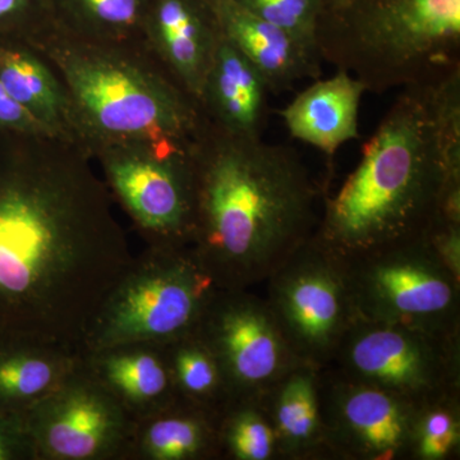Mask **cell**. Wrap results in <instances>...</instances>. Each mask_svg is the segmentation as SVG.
<instances>
[{
	"instance_id": "1",
	"label": "cell",
	"mask_w": 460,
	"mask_h": 460,
	"mask_svg": "<svg viewBox=\"0 0 460 460\" xmlns=\"http://www.w3.org/2000/svg\"><path fill=\"white\" fill-rule=\"evenodd\" d=\"M90 159L63 138L0 133V338L78 349L132 259Z\"/></svg>"
},
{
	"instance_id": "2",
	"label": "cell",
	"mask_w": 460,
	"mask_h": 460,
	"mask_svg": "<svg viewBox=\"0 0 460 460\" xmlns=\"http://www.w3.org/2000/svg\"><path fill=\"white\" fill-rule=\"evenodd\" d=\"M192 248L222 289L265 280L316 232L325 187L302 156L210 122L192 148Z\"/></svg>"
},
{
	"instance_id": "3",
	"label": "cell",
	"mask_w": 460,
	"mask_h": 460,
	"mask_svg": "<svg viewBox=\"0 0 460 460\" xmlns=\"http://www.w3.org/2000/svg\"><path fill=\"white\" fill-rule=\"evenodd\" d=\"M460 175V72L402 89L341 189L325 193L314 237L349 262L428 235Z\"/></svg>"
},
{
	"instance_id": "4",
	"label": "cell",
	"mask_w": 460,
	"mask_h": 460,
	"mask_svg": "<svg viewBox=\"0 0 460 460\" xmlns=\"http://www.w3.org/2000/svg\"><path fill=\"white\" fill-rule=\"evenodd\" d=\"M65 87L75 137L96 148L141 144L155 148L195 146L204 111L160 65L145 39L98 41L54 22L29 38Z\"/></svg>"
},
{
	"instance_id": "5",
	"label": "cell",
	"mask_w": 460,
	"mask_h": 460,
	"mask_svg": "<svg viewBox=\"0 0 460 460\" xmlns=\"http://www.w3.org/2000/svg\"><path fill=\"white\" fill-rule=\"evenodd\" d=\"M316 45L368 93L438 83L460 72V0L325 2Z\"/></svg>"
},
{
	"instance_id": "6",
	"label": "cell",
	"mask_w": 460,
	"mask_h": 460,
	"mask_svg": "<svg viewBox=\"0 0 460 460\" xmlns=\"http://www.w3.org/2000/svg\"><path fill=\"white\" fill-rule=\"evenodd\" d=\"M217 289L192 248L146 246L100 302L78 352L135 341L166 344L190 334Z\"/></svg>"
},
{
	"instance_id": "7",
	"label": "cell",
	"mask_w": 460,
	"mask_h": 460,
	"mask_svg": "<svg viewBox=\"0 0 460 460\" xmlns=\"http://www.w3.org/2000/svg\"><path fill=\"white\" fill-rule=\"evenodd\" d=\"M359 317L460 334V277L429 234L348 262Z\"/></svg>"
},
{
	"instance_id": "8",
	"label": "cell",
	"mask_w": 460,
	"mask_h": 460,
	"mask_svg": "<svg viewBox=\"0 0 460 460\" xmlns=\"http://www.w3.org/2000/svg\"><path fill=\"white\" fill-rule=\"evenodd\" d=\"M263 284L266 302L299 361L329 367L359 319L348 262L313 235Z\"/></svg>"
},
{
	"instance_id": "9",
	"label": "cell",
	"mask_w": 460,
	"mask_h": 460,
	"mask_svg": "<svg viewBox=\"0 0 460 460\" xmlns=\"http://www.w3.org/2000/svg\"><path fill=\"white\" fill-rule=\"evenodd\" d=\"M329 367L420 404L460 392V334L359 317Z\"/></svg>"
},
{
	"instance_id": "10",
	"label": "cell",
	"mask_w": 460,
	"mask_h": 460,
	"mask_svg": "<svg viewBox=\"0 0 460 460\" xmlns=\"http://www.w3.org/2000/svg\"><path fill=\"white\" fill-rule=\"evenodd\" d=\"M193 148V147H192ZM192 148L141 144L96 148L109 193L150 247H190L195 222Z\"/></svg>"
},
{
	"instance_id": "11",
	"label": "cell",
	"mask_w": 460,
	"mask_h": 460,
	"mask_svg": "<svg viewBox=\"0 0 460 460\" xmlns=\"http://www.w3.org/2000/svg\"><path fill=\"white\" fill-rule=\"evenodd\" d=\"M22 420L36 460H128L136 423L91 376L83 358Z\"/></svg>"
},
{
	"instance_id": "12",
	"label": "cell",
	"mask_w": 460,
	"mask_h": 460,
	"mask_svg": "<svg viewBox=\"0 0 460 460\" xmlns=\"http://www.w3.org/2000/svg\"><path fill=\"white\" fill-rule=\"evenodd\" d=\"M196 332L219 359L233 399H259L301 363L252 288L217 289Z\"/></svg>"
},
{
	"instance_id": "13",
	"label": "cell",
	"mask_w": 460,
	"mask_h": 460,
	"mask_svg": "<svg viewBox=\"0 0 460 460\" xmlns=\"http://www.w3.org/2000/svg\"><path fill=\"white\" fill-rule=\"evenodd\" d=\"M320 404L332 460L411 459L416 402L326 367Z\"/></svg>"
},
{
	"instance_id": "14",
	"label": "cell",
	"mask_w": 460,
	"mask_h": 460,
	"mask_svg": "<svg viewBox=\"0 0 460 460\" xmlns=\"http://www.w3.org/2000/svg\"><path fill=\"white\" fill-rule=\"evenodd\" d=\"M220 31L213 0H151L144 39L181 89L199 102Z\"/></svg>"
},
{
	"instance_id": "15",
	"label": "cell",
	"mask_w": 460,
	"mask_h": 460,
	"mask_svg": "<svg viewBox=\"0 0 460 460\" xmlns=\"http://www.w3.org/2000/svg\"><path fill=\"white\" fill-rule=\"evenodd\" d=\"M213 4L220 31L259 69L270 93L292 90L299 81L323 75L316 45L266 22L234 0H213Z\"/></svg>"
},
{
	"instance_id": "16",
	"label": "cell",
	"mask_w": 460,
	"mask_h": 460,
	"mask_svg": "<svg viewBox=\"0 0 460 460\" xmlns=\"http://www.w3.org/2000/svg\"><path fill=\"white\" fill-rule=\"evenodd\" d=\"M84 368L136 420L177 401L164 345L135 341L81 353Z\"/></svg>"
},
{
	"instance_id": "17",
	"label": "cell",
	"mask_w": 460,
	"mask_h": 460,
	"mask_svg": "<svg viewBox=\"0 0 460 460\" xmlns=\"http://www.w3.org/2000/svg\"><path fill=\"white\" fill-rule=\"evenodd\" d=\"M269 93L259 69L222 33L199 102L206 119L232 135L262 137Z\"/></svg>"
},
{
	"instance_id": "18",
	"label": "cell",
	"mask_w": 460,
	"mask_h": 460,
	"mask_svg": "<svg viewBox=\"0 0 460 460\" xmlns=\"http://www.w3.org/2000/svg\"><path fill=\"white\" fill-rule=\"evenodd\" d=\"M365 93L361 81L337 71L326 80H314L279 115L289 135L316 147L332 168L339 148L358 138V111Z\"/></svg>"
},
{
	"instance_id": "19",
	"label": "cell",
	"mask_w": 460,
	"mask_h": 460,
	"mask_svg": "<svg viewBox=\"0 0 460 460\" xmlns=\"http://www.w3.org/2000/svg\"><path fill=\"white\" fill-rule=\"evenodd\" d=\"M270 420L278 459L332 460L320 404V370L298 363L259 398Z\"/></svg>"
},
{
	"instance_id": "20",
	"label": "cell",
	"mask_w": 460,
	"mask_h": 460,
	"mask_svg": "<svg viewBox=\"0 0 460 460\" xmlns=\"http://www.w3.org/2000/svg\"><path fill=\"white\" fill-rule=\"evenodd\" d=\"M81 362L77 348L25 337L0 338V413L22 420Z\"/></svg>"
},
{
	"instance_id": "21",
	"label": "cell",
	"mask_w": 460,
	"mask_h": 460,
	"mask_svg": "<svg viewBox=\"0 0 460 460\" xmlns=\"http://www.w3.org/2000/svg\"><path fill=\"white\" fill-rule=\"evenodd\" d=\"M0 83L54 136L80 145L65 87L26 38L0 39Z\"/></svg>"
},
{
	"instance_id": "22",
	"label": "cell",
	"mask_w": 460,
	"mask_h": 460,
	"mask_svg": "<svg viewBox=\"0 0 460 460\" xmlns=\"http://www.w3.org/2000/svg\"><path fill=\"white\" fill-rule=\"evenodd\" d=\"M217 417L177 399L136 420L128 460L220 459Z\"/></svg>"
},
{
	"instance_id": "23",
	"label": "cell",
	"mask_w": 460,
	"mask_h": 460,
	"mask_svg": "<svg viewBox=\"0 0 460 460\" xmlns=\"http://www.w3.org/2000/svg\"><path fill=\"white\" fill-rule=\"evenodd\" d=\"M163 345L177 398L219 416L233 395L211 348L196 330Z\"/></svg>"
},
{
	"instance_id": "24",
	"label": "cell",
	"mask_w": 460,
	"mask_h": 460,
	"mask_svg": "<svg viewBox=\"0 0 460 460\" xmlns=\"http://www.w3.org/2000/svg\"><path fill=\"white\" fill-rule=\"evenodd\" d=\"M151 0H50L57 25L98 41L144 39Z\"/></svg>"
},
{
	"instance_id": "25",
	"label": "cell",
	"mask_w": 460,
	"mask_h": 460,
	"mask_svg": "<svg viewBox=\"0 0 460 460\" xmlns=\"http://www.w3.org/2000/svg\"><path fill=\"white\" fill-rule=\"evenodd\" d=\"M217 441L220 459H278L274 429L259 399H233L220 411Z\"/></svg>"
},
{
	"instance_id": "26",
	"label": "cell",
	"mask_w": 460,
	"mask_h": 460,
	"mask_svg": "<svg viewBox=\"0 0 460 460\" xmlns=\"http://www.w3.org/2000/svg\"><path fill=\"white\" fill-rule=\"evenodd\" d=\"M460 454V392L417 404L411 460H450Z\"/></svg>"
},
{
	"instance_id": "27",
	"label": "cell",
	"mask_w": 460,
	"mask_h": 460,
	"mask_svg": "<svg viewBox=\"0 0 460 460\" xmlns=\"http://www.w3.org/2000/svg\"><path fill=\"white\" fill-rule=\"evenodd\" d=\"M266 22L316 45V30L325 0H234ZM317 47V45H316Z\"/></svg>"
},
{
	"instance_id": "28",
	"label": "cell",
	"mask_w": 460,
	"mask_h": 460,
	"mask_svg": "<svg viewBox=\"0 0 460 460\" xmlns=\"http://www.w3.org/2000/svg\"><path fill=\"white\" fill-rule=\"evenodd\" d=\"M51 21L50 0H0V39L29 38Z\"/></svg>"
},
{
	"instance_id": "29",
	"label": "cell",
	"mask_w": 460,
	"mask_h": 460,
	"mask_svg": "<svg viewBox=\"0 0 460 460\" xmlns=\"http://www.w3.org/2000/svg\"><path fill=\"white\" fill-rule=\"evenodd\" d=\"M0 133H27V135L53 136L35 119L26 109L9 95L4 84L0 83ZM60 138V137H59Z\"/></svg>"
},
{
	"instance_id": "30",
	"label": "cell",
	"mask_w": 460,
	"mask_h": 460,
	"mask_svg": "<svg viewBox=\"0 0 460 460\" xmlns=\"http://www.w3.org/2000/svg\"><path fill=\"white\" fill-rule=\"evenodd\" d=\"M0 460H36L23 420L0 413Z\"/></svg>"
},
{
	"instance_id": "31",
	"label": "cell",
	"mask_w": 460,
	"mask_h": 460,
	"mask_svg": "<svg viewBox=\"0 0 460 460\" xmlns=\"http://www.w3.org/2000/svg\"><path fill=\"white\" fill-rule=\"evenodd\" d=\"M326 3H339L343 2V0H325Z\"/></svg>"
}]
</instances>
